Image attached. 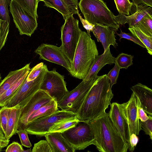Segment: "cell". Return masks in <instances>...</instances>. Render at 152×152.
<instances>
[{
  "instance_id": "1",
  "label": "cell",
  "mask_w": 152,
  "mask_h": 152,
  "mask_svg": "<svg viewBox=\"0 0 152 152\" xmlns=\"http://www.w3.org/2000/svg\"><path fill=\"white\" fill-rule=\"evenodd\" d=\"M114 94L107 74L97 76L76 115L80 121H87L103 115Z\"/></svg>"
},
{
  "instance_id": "2",
  "label": "cell",
  "mask_w": 152,
  "mask_h": 152,
  "mask_svg": "<svg viewBox=\"0 0 152 152\" xmlns=\"http://www.w3.org/2000/svg\"><path fill=\"white\" fill-rule=\"evenodd\" d=\"M88 121L95 138L94 145L99 152H127L128 144L113 124L108 113Z\"/></svg>"
},
{
  "instance_id": "3",
  "label": "cell",
  "mask_w": 152,
  "mask_h": 152,
  "mask_svg": "<svg viewBox=\"0 0 152 152\" xmlns=\"http://www.w3.org/2000/svg\"><path fill=\"white\" fill-rule=\"evenodd\" d=\"M98 54L95 40L87 32L82 31L72 64L71 75L83 80Z\"/></svg>"
},
{
  "instance_id": "4",
  "label": "cell",
  "mask_w": 152,
  "mask_h": 152,
  "mask_svg": "<svg viewBox=\"0 0 152 152\" xmlns=\"http://www.w3.org/2000/svg\"><path fill=\"white\" fill-rule=\"evenodd\" d=\"M78 6L85 19L90 23L118 30L119 25L116 22L115 16L102 0H80Z\"/></svg>"
},
{
  "instance_id": "5",
  "label": "cell",
  "mask_w": 152,
  "mask_h": 152,
  "mask_svg": "<svg viewBox=\"0 0 152 152\" xmlns=\"http://www.w3.org/2000/svg\"><path fill=\"white\" fill-rule=\"evenodd\" d=\"M61 133L75 151L84 150L95 144V138L88 121L80 120L75 126Z\"/></svg>"
},
{
  "instance_id": "6",
  "label": "cell",
  "mask_w": 152,
  "mask_h": 152,
  "mask_svg": "<svg viewBox=\"0 0 152 152\" xmlns=\"http://www.w3.org/2000/svg\"><path fill=\"white\" fill-rule=\"evenodd\" d=\"M61 28L62 50L70 63L73 62L75 50L82 31L79 27V20L73 15L65 20Z\"/></svg>"
},
{
  "instance_id": "7",
  "label": "cell",
  "mask_w": 152,
  "mask_h": 152,
  "mask_svg": "<svg viewBox=\"0 0 152 152\" xmlns=\"http://www.w3.org/2000/svg\"><path fill=\"white\" fill-rule=\"evenodd\" d=\"M77 117L76 114L58 110L49 115L35 119L23 128L28 134L39 137L44 136L55 124L64 120Z\"/></svg>"
},
{
  "instance_id": "8",
  "label": "cell",
  "mask_w": 152,
  "mask_h": 152,
  "mask_svg": "<svg viewBox=\"0 0 152 152\" xmlns=\"http://www.w3.org/2000/svg\"><path fill=\"white\" fill-rule=\"evenodd\" d=\"M96 77L87 81L82 80L74 89L69 91L62 99L57 102L58 107L62 110L76 114L95 82Z\"/></svg>"
},
{
  "instance_id": "9",
  "label": "cell",
  "mask_w": 152,
  "mask_h": 152,
  "mask_svg": "<svg viewBox=\"0 0 152 152\" xmlns=\"http://www.w3.org/2000/svg\"><path fill=\"white\" fill-rule=\"evenodd\" d=\"M47 69V66L45 64L39 75L35 79L27 81L26 77L17 91L7 102L4 106L10 107L18 104L22 107H23L40 89L44 75Z\"/></svg>"
},
{
  "instance_id": "10",
  "label": "cell",
  "mask_w": 152,
  "mask_h": 152,
  "mask_svg": "<svg viewBox=\"0 0 152 152\" xmlns=\"http://www.w3.org/2000/svg\"><path fill=\"white\" fill-rule=\"evenodd\" d=\"M64 75L55 69H47L45 73L40 89L46 92L57 103L61 100L68 92Z\"/></svg>"
},
{
  "instance_id": "11",
  "label": "cell",
  "mask_w": 152,
  "mask_h": 152,
  "mask_svg": "<svg viewBox=\"0 0 152 152\" xmlns=\"http://www.w3.org/2000/svg\"><path fill=\"white\" fill-rule=\"evenodd\" d=\"M10 10L20 35L31 37L37 27V19L29 15L13 0H11Z\"/></svg>"
},
{
  "instance_id": "12",
  "label": "cell",
  "mask_w": 152,
  "mask_h": 152,
  "mask_svg": "<svg viewBox=\"0 0 152 152\" xmlns=\"http://www.w3.org/2000/svg\"><path fill=\"white\" fill-rule=\"evenodd\" d=\"M35 53L39 56V58L61 65L70 73L72 65L62 50L61 46L43 43L35 50Z\"/></svg>"
},
{
  "instance_id": "13",
  "label": "cell",
  "mask_w": 152,
  "mask_h": 152,
  "mask_svg": "<svg viewBox=\"0 0 152 152\" xmlns=\"http://www.w3.org/2000/svg\"><path fill=\"white\" fill-rule=\"evenodd\" d=\"M53 99L46 92L39 89L22 107L18 129H23L27 124L30 116L41 107L50 102Z\"/></svg>"
},
{
  "instance_id": "14",
  "label": "cell",
  "mask_w": 152,
  "mask_h": 152,
  "mask_svg": "<svg viewBox=\"0 0 152 152\" xmlns=\"http://www.w3.org/2000/svg\"><path fill=\"white\" fill-rule=\"evenodd\" d=\"M120 106L128 124L129 137L133 133L138 135L142 129L138 116L136 98L134 93L127 102L120 104Z\"/></svg>"
},
{
  "instance_id": "15",
  "label": "cell",
  "mask_w": 152,
  "mask_h": 152,
  "mask_svg": "<svg viewBox=\"0 0 152 152\" xmlns=\"http://www.w3.org/2000/svg\"><path fill=\"white\" fill-rule=\"evenodd\" d=\"M110 105V109L108 113L110 119L124 141L129 145V126L120 104L115 102L111 103Z\"/></svg>"
},
{
  "instance_id": "16",
  "label": "cell",
  "mask_w": 152,
  "mask_h": 152,
  "mask_svg": "<svg viewBox=\"0 0 152 152\" xmlns=\"http://www.w3.org/2000/svg\"><path fill=\"white\" fill-rule=\"evenodd\" d=\"M42 1L44 6L53 8L62 15L65 20L70 16L77 14L78 10V0H39Z\"/></svg>"
},
{
  "instance_id": "17",
  "label": "cell",
  "mask_w": 152,
  "mask_h": 152,
  "mask_svg": "<svg viewBox=\"0 0 152 152\" xmlns=\"http://www.w3.org/2000/svg\"><path fill=\"white\" fill-rule=\"evenodd\" d=\"M115 31L107 26L99 24L94 25L91 31L97 39V41L102 43L104 51L111 45L115 48L118 46L115 38Z\"/></svg>"
},
{
  "instance_id": "18",
  "label": "cell",
  "mask_w": 152,
  "mask_h": 152,
  "mask_svg": "<svg viewBox=\"0 0 152 152\" xmlns=\"http://www.w3.org/2000/svg\"><path fill=\"white\" fill-rule=\"evenodd\" d=\"M130 89L137 97L144 111L152 116V90L147 86L138 83Z\"/></svg>"
},
{
  "instance_id": "19",
  "label": "cell",
  "mask_w": 152,
  "mask_h": 152,
  "mask_svg": "<svg viewBox=\"0 0 152 152\" xmlns=\"http://www.w3.org/2000/svg\"><path fill=\"white\" fill-rule=\"evenodd\" d=\"M115 58L110 52V46H108L102 54L96 57L89 72L83 80L87 81L96 77L99 71L106 64L115 63Z\"/></svg>"
},
{
  "instance_id": "20",
  "label": "cell",
  "mask_w": 152,
  "mask_h": 152,
  "mask_svg": "<svg viewBox=\"0 0 152 152\" xmlns=\"http://www.w3.org/2000/svg\"><path fill=\"white\" fill-rule=\"evenodd\" d=\"M44 136L53 152H75L76 151L63 137L61 133L49 132Z\"/></svg>"
},
{
  "instance_id": "21",
  "label": "cell",
  "mask_w": 152,
  "mask_h": 152,
  "mask_svg": "<svg viewBox=\"0 0 152 152\" xmlns=\"http://www.w3.org/2000/svg\"><path fill=\"white\" fill-rule=\"evenodd\" d=\"M137 10L133 14L126 16L119 14L115 16L116 22L119 25L127 23L129 27L134 26L148 14L152 15L151 7L148 6H137Z\"/></svg>"
},
{
  "instance_id": "22",
  "label": "cell",
  "mask_w": 152,
  "mask_h": 152,
  "mask_svg": "<svg viewBox=\"0 0 152 152\" xmlns=\"http://www.w3.org/2000/svg\"><path fill=\"white\" fill-rule=\"evenodd\" d=\"M30 63L22 68L11 71L0 83V96L23 77L28 75L30 70Z\"/></svg>"
},
{
  "instance_id": "23",
  "label": "cell",
  "mask_w": 152,
  "mask_h": 152,
  "mask_svg": "<svg viewBox=\"0 0 152 152\" xmlns=\"http://www.w3.org/2000/svg\"><path fill=\"white\" fill-rule=\"evenodd\" d=\"M21 109L22 107L18 104L9 108L6 135L5 136L8 140L16 133L18 128Z\"/></svg>"
},
{
  "instance_id": "24",
  "label": "cell",
  "mask_w": 152,
  "mask_h": 152,
  "mask_svg": "<svg viewBox=\"0 0 152 152\" xmlns=\"http://www.w3.org/2000/svg\"><path fill=\"white\" fill-rule=\"evenodd\" d=\"M58 110L57 102L53 99L33 113L28 118L27 124L35 119L49 115Z\"/></svg>"
},
{
  "instance_id": "25",
  "label": "cell",
  "mask_w": 152,
  "mask_h": 152,
  "mask_svg": "<svg viewBox=\"0 0 152 152\" xmlns=\"http://www.w3.org/2000/svg\"><path fill=\"white\" fill-rule=\"evenodd\" d=\"M128 29L131 33L140 41L145 46L148 52L152 55V37L148 36L142 32L138 28L129 27Z\"/></svg>"
},
{
  "instance_id": "26",
  "label": "cell",
  "mask_w": 152,
  "mask_h": 152,
  "mask_svg": "<svg viewBox=\"0 0 152 152\" xmlns=\"http://www.w3.org/2000/svg\"><path fill=\"white\" fill-rule=\"evenodd\" d=\"M20 6L29 15L37 19V10L39 0H13Z\"/></svg>"
},
{
  "instance_id": "27",
  "label": "cell",
  "mask_w": 152,
  "mask_h": 152,
  "mask_svg": "<svg viewBox=\"0 0 152 152\" xmlns=\"http://www.w3.org/2000/svg\"><path fill=\"white\" fill-rule=\"evenodd\" d=\"M77 117L64 120L54 124L49 130L48 133L59 132L62 133L75 126L80 121Z\"/></svg>"
},
{
  "instance_id": "28",
  "label": "cell",
  "mask_w": 152,
  "mask_h": 152,
  "mask_svg": "<svg viewBox=\"0 0 152 152\" xmlns=\"http://www.w3.org/2000/svg\"><path fill=\"white\" fill-rule=\"evenodd\" d=\"M27 75L21 78L11 88L0 96V107L5 106L7 102L17 91L20 86L23 82Z\"/></svg>"
},
{
  "instance_id": "29",
  "label": "cell",
  "mask_w": 152,
  "mask_h": 152,
  "mask_svg": "<svg viewBox=\"0 0 152 152\" xmlns=\"http://www.w3.org/2000/svg\"><path fill=\"white\" fill-rule=\"evenodd\" d=\"M133 27H137L147 35L152 37V15L147 14Z\"/></svg>"
},
{
  "instance_id": "30",
  "label": "cell",
  "mask_w": 152,
  "mask_h": 152,
  "mask_svg": "<svg viewBox=\"0 0 152 152\" xmlns=\"http://www.w3.org/2000/svg\"><path fill=\"white\" fill-rule=\"evenodd\" d=\"M133 58V56L121 53L115 58V63L116 64L120 69L124 68L126 69L133 64L132 61Z\"/></svg>"
},
{
  "instance_id": "31",
  "label": "cell",
  "mask_w": 152,
  "mask_h": 152,
  "mask_svg": "<svg viewBox=\"0 0 152 152\" xmlns=\"http://www.w3.org/2000/svg\"><path fill=\"white\" fill-rule=\"evenodd\" d=\"M119 14L129 15L133 4L129 0H114Z\"/></svg>"
},
{
  "instance_id": "32",
  "label": "cell",
  "mask_w": 152,
  "mask_h": 152,
  "mask_svg": "<svg viewBox=\"0 0 152 152\" xmlns=\"http://www.w3.org/2000/svg\"><path fill=\"white\" fill-rule=\"evenodd\" d=\"M10 23L0 19V51L4 46L7 39Z\"/></svg>"
},
{
  "instance_id": "33",
  "label": "cell",
  "mask_w": 152,
  "mask_h": 152,
  "mask_svg": "<svg viewBox=\"0 0 152 152\" xmlns=\"http://www.w3.org/2000/svg\"><path fill=\"white\" fill-rule=\"evenodd\" d=\"M9 108L4 106L0 109V128L5 137L6 135Z\"/></svg>"
},
{
  "instance_id": "34",
  "label": "cell",
  "mask_w": 152,
  "mask_h": 152,
  "mask_svg": "<svg viewBox=\"0 0 152 152\" xmlns=\"http://www.w3.org/2000/svg\"><path fill=\"white\" fill-rule=\"evenodd\" d=\"M11 0H0V19L10 23V18L8 7Z\"/></svg>"
},
{
  "instance_id": "35",
  "label": "cell",
  "mask_w": 152,
  "mask_h": 152,
  "mask_svg": "<svg viewBox=\"0 0 152 152\" xmlns=\"http://www.w3.org/2000/svg\"><path fill=\"white\" fill-rule=\"evenodd\" d=\"M32 152H53L51 146L46 140H41L34 144Z\"/></svg>"
},
{
  "instance_id": "36",
  "label": "cell",
  "mask_w": 152,
  "mask_h": 152,
  "mask_svg": "<svg viewBox=\"0 0 152 152\" xmlns=\"http://www.w3.org/2000/svg\"><path fill=\"white\" fill-rule=\"evenodd\" d=\"M45 64L43 63H40L30 69L27 76L26 79L27 81H30L35 79L39 75L43 69Z\"/></svg>"
},
{
  "instance_id": "37",
  "label": "cell",
  "mask_w": 152,
  "mask_h": 152,
  "mask_svg": "<svg viewBox=\"0 0 152 152\" xmlns=\"http://www.w3.org/2000/svg\"><path fill=\"white\" fill-rule=\"evenodd\" d=\"M115 64L114 66L107 75L111 88L113 85L117 83L120 69L116 64Z\"/></svg>"
},
{
  "instance_id": "38",
  "label": "cell",
  "mask_w": 152,
  "mask_h": 152,
  "mask_svg": "<svg viewBox=\"0 0 152 152\" xmlns=\"http://www.w3.org/2000/svg\"><path fill=\"white\" fill-rule=\"evenodd\" d=\"M18 135L22 145L26 147L30 148L32 145L28 136V133L24 129H18L16 132Z\"/></svg>"
},
{
  "instance_id": "39",
  "label": "cell",
  "mask_w": 152,
  "mask_h": 152,
  "mask_svg": "<svg viewBox=\"0 0 152 152\" xmlns=\"http://www.w3.org/2000/svg\"><path fill=\"white\" fill-rule=\"evenodd\" d=\"M120 30L121 32L120 34L118 33L116 31L115 32V33L120 38L119 40L120 41L121 39H125L132 41L143 48H146L145 46L131 32L129 33H126L122 32L121 29Z\"/></svg>"
},
{
  "instance_id": "40",
  "label": "cell",
  "mask_w": 152,
  "mask_h": 152,
  "mask_svg": "<svg viewBox=\"0 0 152 152\" xmlns=\"http://www.w3.org/2000/svg\"><path fill=\"white\" fill-rule=\"evenodd\" d=\"M141 129L146 134L150 136L152 140V116L149 115V118L144 121H141Z\"/></svg>"
},
{
  "instance_id": "41",
  "label": "cell",
  "mask_w": 152,
  "mask_h": 152,
  "mask_svg": "<svg viewBox=\"0 0 152 152\" xmlns=\"http://www.w3.org/2000/svg\"><path fill=\"white\" fill-rule=\"evenodd\" d=\"M137 105L138 116L141 121H144L149 118V115L148 116L144 111L138 99L136 97Z\"/></svg>"
},
{
  "instance_id": "42",
  "label": "cell",
  "mask_w": 152,
  "mask_h": 152,
  "mask_svg": "<svg viewBox=\"0 0 152 152\" xmlns=\"http://www.w3.org/2000/svg\"><path fill=\"white\" fill-rule=\"evenodd\" d=\"M22 145L16 142H13L9 145L5 151L6 152H23Z\"/></svg>"
},
{
  "instance_id": "43",
  "label": "cell",
  "mask_w": 152,
  "mask_h": 152,
  "mask_svg": "<svg viewBox=\"0 0 152 152\" xmlns=\"http://www.w3.org/2000/svg\"><path fill=\"white\" fill-rule=\"evenodd\" d=\"M138 141V138L135 134H132L129 137V144L128 150L131 152H133Z\"/></svg>"
},
{
  "instance_id": "44",
  "label": "cell",
  "mask_w": 152,
  "mask_h": 152,
  "mask_svg": "<svg viewBox=\"0 0 152 152\" xmlns=\"http://www.w3.org/2000/svg\"><path fill=\"white\" fill-rule=\"evenodd\" d=\"M77 14L82 23L83 27L86 30L87 33L89 35L91 36L90 32L92 30L94 25L90 23L86 20L83 19L80 14L79 13V12H78Z\"/></svg>"
},
{
  "instance_id": "45",
  "label": "cell",
  "mask_w": 152,
  "mask_h": 152,
  "mask_svg": "<svg viewBox=\"0 0 152 152\" xmlns=\"http://www.w3.org/2000/svg\"><path fill=\"white\" fill-rule=\"evenodd\" d=\"M132 4L135 6H148L152 7V0H132Z\"/></svg>"
},
{
  "instance_id": "46",
  "label": "cell",
  "mask_w": 152,
  "mask_h": 152,
  "mask_svg": "<svg viewBox=\"0 0 152 152\" xmlns=\"http://www.w3.org/2000/svg\"><path fill=\"white\" fill-rule=\"evenodd\" d=\"M10 141V140H0V146L2 147L3 148L7 146L9 142Z\"/></svg>"
},
{
  "instance_id": "47",
  "label": "cell",
  "mask_w": 152,
  "mask_h": 152,
  "mask_svg": "<svg viewBox=\"0 0 152 152\" xmlns=\"http://www.w3.org/2000/svg\"><path fill=\"white\" fill-rule=\"evenodd\" d=\"M0 140H8L5 137L4 134L0 128Z\"/></svg>"
},
{
  "instance_id": "48",
  "label": "cell",
  "mask_w": 152,
  "mask_h": 152,
  "mask_svg": "<svg viewBox=\"0 0 152 152\" xmlns=\"http://www.w3.org/2000/svg\"><path fill=\"white\" fill-rule=\"evenodd\" d=\"M3 148L2 147L0 146V152L2 151V149Z\"/></svg>"
},
{
  "instance_id": "49",
  "label": "cell",
  "mask_w": 152,
  "mask_h": 152,
  "mask_svg": "<svg viewBox=\"0 0 152 152\" xmlns=\"http://www.w3.org/2000/svg\"><path fill=\"white\" fill-rule=\"evenodd\" d=\"M1 80H1V74L0 73V83L1 82Z\"/></svg>"
}]
</instances>
